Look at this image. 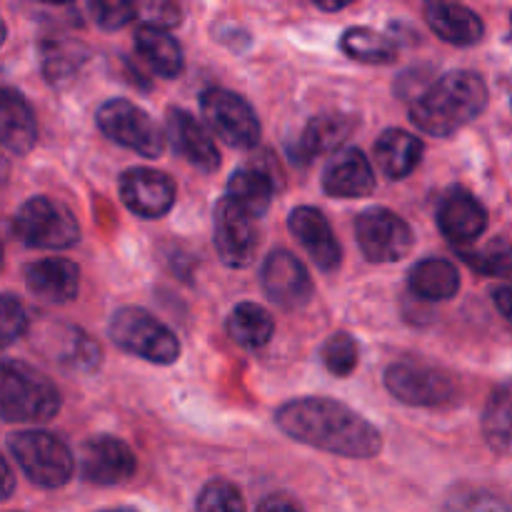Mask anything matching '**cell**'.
<instances>
[{
    "mask_svg": "<svg viewBox=\"0 0 512 512\" xmlns=\"http://www.w3.org/2000/svg\"><path fill=\"white\" fill-rule=\"evenodd\" d=\"M275 423L298 443L343 458L368 460L383 450L378 428L333 398L290 400L275 413Z\"/></svg>",
    "mask_w": 512,
    "mask_h": 512,
    "instance_id": "obj_1",
    "label": "cell"
},
{
    "mask_svg": "<svg viewBox=\"0 0 512 512\" xmlns=\"http://www.w3.org/2000/svg\"><path fill=\"white\" fill-rule=\"evenodd\" d=\"M488 108V85L473 70H450L435 78L410 103L415 128L435 138H448L473 123Z\"/></svg>",
    "mask_w": 512,
    "mask_h": 512,
    "instance_id": "obj_2",
    "label": "cell"
},
{
    "mask_svg": "<svg viewBox=\"0 0 512 512\" xmlns=\"http://www.w3.org/2000/svg\"><path fill=\"white\" fill-rule=\"evenodd\" d=\"M60 393L43 373L20 360L0 365V415L5 423H48L58 415Z\"/></svg>",
    "mask_w": 512,
    "mask_h": 512,
    "instance_id": "obj_3",
    "label": "cell"
},
{
    "mask_svg": "<svg viewBox=\"0 0 512 512\" xmlns=\"http://www.w3.org/2000/svg\"><path fill=\"white\" fill-rule=\"evenodd\" d=\"M8 453L25 478L40 488H63L75 473V460L68 445L45 430H23L8 438Z\"/></svg>",
    "mask_w": 512,
    "mask_h": 512,
    "instance_id": "obj_4",
    "label": "cell"
},
{
    "mask_svg": "<svg viewBox=\"0 0 512 512\" xmlns=\"http://www.w3.org/2000/svg\"><path fill=\"white\" fill-rule=\"evenodd\" d=\"M110 340L120 350L155 365H173L180 358V340L165 323L143 308H123L110 320Z\"/></svg>",
    "mask_w": 512,
    "mask_h": 512,
    "instance_id": "obj_5",
    "label": "cell"
},
{
    "mask_svg": "<svg viewBox=\"0 0 512 512\" xmlns=\"http://www.w3.org/2000/svg\"><path fill=\"white\" fill-rule=\"evenodd\" d=\"M13 233L28 248L65 250L80 240V225L68 205L35 195L25 200L13 218Z\"/></svg>",
    "mask_w": 512,
    "mask_h": 512,
    "instance_id": "obj_6",
    "label": "cell"
},
{
    "mask_svg": "<svg viewBox=\"0 0 512 512\" xmlns=\"http://www.w3.org/2000/svg\"><path fill=\"white\" fill-rule=\"evenodd\" d=\"M98 128L105 138L143 158H160L165 150V133L153 115L125 98H110L95 113Z\"/></svg>",
    "mask_w": 512,
    "mask_h": 512,
    "instance_id": "obj_7",
    "label": "cell"
},
{
    "mask_svg": "<svg viewBox=\"0 0 512 512\" xmlns=\"http://www.w3.org/2000/svg\"><path fill=\"white\" fill-rule=\"evenodd\" d=\"M200 113L220 140L230 148H253L260 140V120L253 105L225 88H208L200 93Z\"/></svg>",
    "mask_w": 512,
    "mask_h": 512,
    "instance_id": "obj_8",
    "label": "cell"
},
{
    "mask_svg": "<svg viewBox=\"0 0 512 512\" xmlns=\"http://www.w3.org/2000/svg\"><path fill=\"white\" fill-rule=\"evenodd\" d=\"M385 388L400 403L415 408H440L458 395V385L445 370L413 360H398L385 370Z\"/></svg>",
    "mask_w": 512,
    "mask_h": 512,
    "instance_id": "obj_9",
    "label": "cell"
},
{
    "mask_svg": "<svg viewBox=\"0 0 512 512\" xmlns=\"http://www.w3.org/2000/svg\"><path fill=\"white\" fill-rule=\"evenodd\" d=\"M355 238L370 263H395L413 250V228L388 208H368L355 220Z\"/></svg>",
    "mask_w": 512,
    "mask_h": 512,
    "instance_id": "obj_10",
    "label": "cell"
},
{
    "mask_svg": "<svg viewBox=\"0 0 512 512\" xmlns=\"http://www.w3.org/2000/svg\"><path fill=\"white\" fill-rule=\"evenodd\" d=\"M138 460L125 440L113 435L90 438L80 450V475L85 483L110 488V485L128 483L135 475Z\"/></svg>",
    "mask_w": 512,
    "mask_h": 512,
    "instance_id": "obj_11",
    "label": "cell"
},
{
    "mask_svg": "<svg viewBox=\"0 0 512 512\" xmlns=\"http://www.w3.org/2000/svg\"><path fill=\"white\" fill-rule=\"evenodd\" d=\"M215 253L228 268H245L258 255V228L255 218L230 203L228 198L215 205Z\"/></svg>",
    "mask_w": 512,
    "mask_h": 512,
    "instance_id": "obj_12",
    "label": "cell"
},
{
    "mask_svg": "<svg viewBox=\"0 0 512 512\" xmlns=\"http://www.w3.org/2000/svg\"><path fill=\"white\" fill-rule=\"evenodd\" d=\"M263 290L275 305L285 310H298L313 298V278L308 268L288 250H273L260 268Z\"/></svg>",
    "mask_w": 512,
    "mask_h": 512,
    "instance_id": "obj_13",
    "label": "cell"
},
{
    "mask_svg": "<svg viewBox=\"0 0 512 512\" xmlns=\"http://www.w3.org/2000/svg\"><path fill=\"white\" fill-rule=\"evenodd\" d=\"M120 200L140 218H163L175 203V183L155 168H130L118 180Z\"/></svg>",
    "mask_w": 512,
    "mask_h": 512,
    "instance_id": "obj_14",
    "label": "cell"
},
{
    "mask_svg": "<svg viewBox=\"0 0 512 512\" xmlns=\"http://www.w3.org/2000/svg\"><path fill=\"white\" fill-rule=\"evenodd\" d=\"M438 228L453 245H470L488 228V210L465 188H450L438 205Z\"/></svg>",
    "mask_w": 512,
    "mask_h": 512,
    "instance_id": "obj_15",
    "label": "cell"
},
{
    "mask_svg": "<svg viewBox=\"0 0 512 512\" xmlns=\"http://www.w3.org/2000/svg\"><path fill=\"white\" fill-rule=\"evenodd\" d=\"M288 228L320 270L333 273L338 268L340 260H343V250H340L328 218L318 208H310V205L295 208L288 218Z\"/></svg>",
    "mask_w": 512,
    "mask_h": 512,
    "instance_id": "obj_16",
    "label": "cell"
},
{
    "mask_svg": "<svg viewBox=\"0 0 512 512\" xmlns=\"http://www.w3.org/2000/svg\"><path fill=\"white\" fill-rule=\"evenodd\" d=\"M168 138L175 153L183 155L200 173H215L220 168V150L208 130L188 113V110H168Z\"/></svg>",
    "mask_w": 512,
    "mask_h": 512,
    "instance_id": "obj_17",
    "label": "cell"
},
{
    "mask_svg": "<svg viewBox=\"0 0 512 512\" xmlns=\"http://www.w3.org/2000/svg\"><path fill=\"white\" fill-rule=\"evenodd\" d=\"M323 190L333 198H365L375 190V173L363 150L343 148L323 173Z\"/></svg>",
    "mask_w": 512,
    "mask_h": 512,
    "instance_id": "obj_18",
    "label": "cell"
},
{
    "mask_svg": "<svg viewBox=\"0 0 512 512\" xmlns=\"http://www.w3.org/2000/svg\"><path fill=\"white\" fill-rule=\"evenodd\" d=\"M25 285L45 303H70L80 290V268L73 260L43 258L25 265Z\"/></svg>",
    "mask_w": 512,
    "mask_h": 512,
    "instance_id": "obj_19",
    "label": "cell"
},
{
    "mask_svg": "<svg viewBox=\"0 0 512 512\" xmlns=\"http://www.w3.org/2000/svg\"><path fill=\"white\" fill-rule=\"evenodd\" d=\"M425 23L440 40L460 48L478 45L485 35L483 18L458 3H430L425 8Z\"/></svg>",
    "mask_w": 512,
    "mask_h": 512,
    "instance_id": "obj_20",
    "label": "cell"
},
{
    "mask_svg": "<svg viewBox=\"0 0 512 512\" xmlns=\"http://www.w3.org/2000/svg\"><path fill=\"white\" fill-rule=\"evenodd\" d=\"M358 120L353 115L345 113H323L310 118V123L305 125V130L300 133L298 148H295L293 158L310 163L313 158L325 153H333L338 150L345 140L353 135Z\"/></svg>",
    "mask_w": 512,
    "mask_h": 512,
    "instance_id": "obj_21",
    "label": "cell"
},
{
    "mask_svg": "<svg viewBox=\"0 0 512 512\" xmlns=\"http://www.w3.org/2000/svg\"><path fill=\"white\" fill-rule=\"evenodd\" d=\"M0 138L13 155L28 153L38 138L33 110L15 88H3L0 93Z\"/></svg>",
    "mask_w": 512,
    "mask_h": 512,
    "instance_id": "obj_22",
    "label": "cell"
},
{
    "mask_svg": "<svg viewBox=\"0 0 512 512\" xmlns=\"http://www.w3.org/2000/svg\"><path fill=\"white\" fill-rule=\"evenodd\" d=\"M423 140L400 128H388L375 140V163L380 165L383 175L400 180L408 178L423 160Z\"/></svg>",
    "mask_w": 512,
    "mask_h": 512,
    "instance_id": "obj_23",
    "label": "cell"
},
{
    "mask_svg": "<svg viewBox=\"0 0 512 512\" xmlns=\"http://www.w3.org/2000/svg\"><path fill=\"white\" fill-rule=\"evenodd\" d=\"M275 185L270 175L260 168H240L230 175L225 198L238 205L250 218H263L273 203Z\"/></svg>",
    "mask_w": 512,
    "mask_h": 512,
    "instance_id": "obj_24",
    "label": "cell"
},
{
    "mask_svg": "<svg viewBox=\"0 0 512 512\" xmlns=\"http://www.w3.org/2000/svg\"><path fill=\"white\" fill-rule=\"evenodd\" d=\"M410 290L423 300H450L460 290V273L450 260L425 258L410 268Z\"/></svg>",
    "mask_w": 512,
    "mask_h": 512,
    "instance_id": "obj_25",
    "label": "cell"
},
{
    "mask_svg": "<svg viewBox=\"0 0 512 512\" xmlns=\"http://www.w3.org/2000/svg\"><path fill=\"white\" fill-rule=\"evenodd\" d=\"M228 328L230 340L245 350H260L270 343L273 338V315L258 303H238L228 315Z\"/></svg>",
    "mask_w": 512,
    "mask_h": 512,
    "instance_id": "obj_26",
    "label": "cell"
},
{
    "mask_svg": "<svg viewBox=\"0 0 512 512\" xmlns=\"http://www.w3.org/2000/svg\"><path fill=\"white\" fill-rule=\"evenodd\" d=\"M135 50L163 78H178L183 73V48L168 30L140 28L135 33Z\"/></svg>",
    "mask_w": 512,
    "mask_h": 512,
    "instance_id": "obj_27",
    "label": "cell"
},
{
    "mask_svg": "<svg viewBox=\"0 0 512 512\" xmlns=\"http://www.w3.org/2000/svg\"><path fill=\"white\" fill-rule=\"evenodd\" d=\"M483 435L498 455H512V378L500 383L483 410Z\"/></svg>",
    "mask_w": 512,
    "mask_h": 512,
    "instance_id": "obj_28",
    "label": "cell"
},
{
    "mask_svg": "<svg viewBox=\"0 0 512 512\" xmlns=\"http://www.w3.org/2000/svg\"><path fill=\"white\" fill-rule=\"evenodd\" d=\"M55 363L73 373H88L100 365V348L88 333L73 325H60L58 335L53 338Z\"/></svg>",
    "mask_w": 512,
    "mask_h": 512,
    "instance_id": "obj_29",
    "label": "cell"
},
{
    "mask_svg": "<svg viewBox=\"0 0 512 512\" xmlns=\"http://www.w3.org/2000/svg\"><path fill=\"white\" fill-rule=\"evenodd\" d=\"M85 63L83 45L73 43L70 38H43L40 43V68L48 83L63 85L78 75Z\"/></svg>",
    "mask_w": 512,
    "mask_h": 512,
    "instance_id": "obj_30",
    "label": "cell"
},
{
    "mask_svg": "<svg viewBox=\"0 0 512 512\" xmlns=\"http://www.w3.org/2000/svg\"><path fill=\"white\" fill-rule=\"evenodd\" d=\"M340 48L345 55L360 63L380 65V63H393L398 58V45L390 38L380 35L378 30L370 28H350L345 30L340 38Z\"/></svg>",
    "mask_w": 512,
    "mask_h": 512,
    "instance_id": "obj_31",
    "label": "cell"
},
{
    "mask_svg": "<svg viewBox=\"0 0 512 512\" xmlns=\"http://www.w3.org/2000/svg\"><path fill=\"white\" fill-rule=\"evenodd\" d=\"M463 258L478 273L512 280V238L508 235H498L480 250H465Z\"/></svg>",
    "mask_w": 512,
    "mask_h": 512,
    "instance_id": "obj_32",
    "label": "cell"
},
{
    "mask_svg": "<svg viewBox=\"0 0 512 512\" xmlns=\"http://www.w3.org/2000/svg\"><path fill=\"white\" fill-rule=\"evenodd\" d=\"M443 512H512V505L488 490L458 488V493L448 498Z\"/></svg>",
    "mask_w": 512,
    "mask_h": 512,
    "instance_id": "obj_33",
    "label": "cell"
},
{
    "mask_svg": "<svg viewBox=\"0 0 512 512\" xmlns=\"http://www.w3.org/2000/svg\"><path fill=\"white\" fill-rule=\"evenodd\" d=\"M198 512H245V500L228 480H210L198 495Z\"/></svg>",
    "mask_w": 512,
    "mask_h": 512,
    "instance_id": "obj_34",
    "label": "cell"
},
{
    "mask_svg": "<svg viewBox=\"0 0 512 512\" xmlns=\"http://www.w3.org/2000/svg\"><path fill=\"white\" fill-rule=\"evenodd\" d=\"M323 363L338 378L353 373L358 368V343L353 340V335L348 333H335L333 338L325 343L323 348Z\"/></svg>",
    "mask_w": 512,
    "mask_h": 512,
    "instance_id": "obj_35",
    "label": "cell"
},
{
    "mask_svg": "<svg viewBox=\"0 0 512 512\" xmlns=\"http://www.w3.org/2000/svg\"><path fill=\"white\" fill-rule=\"evenodd\" d=\"M135 13L140 18V28L170 30L183 23V10L175 3H143L135 5Z\"/></svg>",
    "mask_w": 512,
    "mask_h": 512,
    "instance_id": "obj_36",
    "label": "cell"
},
{
    "mask_svg": "<svg viewBox=\"0 0 512 512\" xmlns=\"http://www.w3.org/2000/svg\"><path fill=\"white\" fill-rule=\"evenodd\" d=\"M25 330H28V315H25L23 305L13 295H3V300H0V335H3V345H13L15 340L23 338Z\"/></svg>",
    "mask_w": 512,
    "mask_h": 512,
    "instance_id": "obj_37",
    "label": "cell"
},
{
    "mask_svg": "<svg viewBox=\"0 0 512 512\" xmlns=\"http://www.w3.org/2000/svg\"><path fill=\"white\" fill-rule=\"evenodd\" d=\"M90 13H93V20L98 23V28L103 30H120L135 18V5L133 3H93L90 5Z\"/></svg>",
    "mask_w": 512,
    "mask_h": 512,
    "instance_id": "obj_38",
    "label": "cell"
},
{
    "mask_svg": "<svg viewBox=\"0 0 512 512\" xmlns=\"http://www.w3.org/2000/svg\"><path fill=\"white\" fill-rule=\"evenodd\" d=\"M258 512H305L290 495H268L258 505Z\"/></svg>",
    "mask_w": 512,
    "mask_h": 512,
    "instance_id": "obj_39",
    "label": "cell"
},
{
    "mask_svg": "<svg viewBox=\"0 0 512 512\" xmlns=\"http://www.w3.org/2000/svg\"><path fill=\"white\" fill-rule=\"evenodd\" d=\"M493 300H495V308H498V313L512 325V285H503V288L495 290Z\"/></svg>",
    "mask_w": 512,
    "mask_h": 512,
    "instance_id": "obj_40",
    "label": "cell"
},
{
    "mask_svg": "<svg viewBox=\"0 0 512 512\" xmlns=\"http://www.w3.org/2000/svg\"><path fill=\"white\" fill-rule=\"evenodd\" d=\"M13 493V473H10V465L5 463V488H3V498Z\"/></svg>",
    "mask_w": 512,
    "mask_h": 512,
    "instance_id": "obj_41",
    "label": "cell"
},
{
    "mask_svg": "<svg viewBox=\"0 0 512 512\" xmlns=\"http://www.w3.org/2000/svg\"><path fill=\"white\" fill-rule=\"evenodd\" d=\"M315 5H318L320 10H343V8H348V3H320V0Z\"/></svg>",
    "mask_w": 512,
    "mask_h": 512,
    "instance_id": "obj_42",
    "label": "cell"
},
{
    "mask_svg": "<svg viewBox=\"0 0 512 512\" xmlns=\"http://www.w3.org/2000/svg\"><path fill=\"white\" fill-rule=\"evenodd\" d=\"M103 512H135V510H128V508H118V510H103Z\"/></svg>",
    "mask_w": 512,
    "mask_h": 512,
    "instance_id": "obj_43",
    "label": "cell"
},
{
    "mask_svg": "<svg viewBox=\"0 0 512 512\" xmlns=\"http://www.w3.org/2000/svg\"><path fill=\"white\" fill-rule=\"evenodd\" d=\"M510 105H512V95H510Z\"/></svg>",
    "mask_w": 512,
    "mask_h": 512,
    "instance_id": "obj_44",
    "label": "cell"
}]
</instances>
